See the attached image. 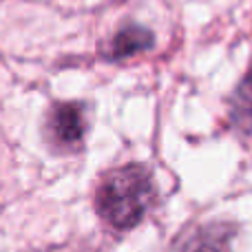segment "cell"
Masks as SVG:
<instances>
[{
    "instance_id": "cell-3",
    "label": "cell",
    "mask_w": 252,
    "mask_h": 252,
    "mask_svg": "<svg viewBox=\"0 0 252 252\" xmlns=\"http://www.w3.org/2000/svg\"><path fill=\"white\" fill-rule=\"evenodd\" d=\"M232 239V226L206 223L182 232L175 241L173 252H228Z\"/></svg>"
},
{
    "instance_id": "cell-2",
    "label": "cell",
    "mask_w": 252,
    "mask_h": 252,
    "mask_svg": "<svg viewBox=\"0 0 252 252\" xmlns=\"http://www.w3.org/2000/svg\"><path fill=\"white\" fill-rule=\"evenodd\" d=\"M47 133L51 142L60 148H78L87 133V118H84V109L75 102H66V104H56L49 113Z\"/></svg>"
},
{
    "instance_id": "cell-4",
    "label": "cell",
    "mask_w": 252,
    "mask_h": 252,
    "mask_svg": "<svg viewBox=\"0 0 252 252\" xmlns=\"http://www.w3.org/2000/svg\"><path fill=\"white\" fill-rule=\"evenodd\" d=\"M155 44V35L151 29L142 25H126L115 33V38L111 40L109 56L113 60H122V58L137 56V53L151 51Z\"/></svg>"
},
{
    "instance_id": "cell-1",
    "label": "cell",
    "mask_w": 252,
    "mask_h": 252,
    "mask_svg": "<svg viewBox=\"0 0 252 252\" xmlns=\"http://www.w3.org/2000/svg\"><path fill=\"white\" fill-rule=\"evenodd\" d=\"M155 199L151 170L142 164H126L111 170L95 192V210L109 226L128 230L146 217Z\"/></svg>"
},
{
    "instance_id": "cell-5",
    "label": "cell",
    "mask_w": 252,
    "mask_h": 252,
    "mask_svg": "<svg viewBox=\"0 0 252 252\" xmlns=\"http://www.w3.org/2000/svg\"><path fill=\"white\" fill-rule=\"evenodd\" d=\"M230 122L237 130L252 135V71L239 82L230 100Z\"/></svg>"
}]
</instances>
